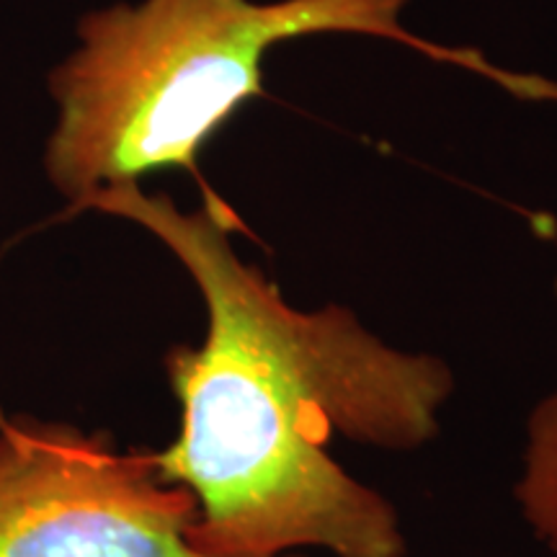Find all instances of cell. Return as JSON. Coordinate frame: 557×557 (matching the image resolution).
Returning <instances> with one entry per match:
<instances>
[{
	"label": "cell",
	"mask_w": 557,
	"mask_h": 557,
	"mask_svg": "<svg viewBox=\"0 0 557 557\" xmlns=\"http://www.w3.org/2000/svg\"><path fill=\"white\" fill-rule=\"evenodd\" d=\"M111 214L169 248L207 312L197 346H173L165 374L178 431L156 462L197 500L199 557H406L400 513L329 455L333 438L416 451L442 431L455 374L406 351L354 310L289 305L233 246L240 220L218 194L184 212L137 184L90 194L70 212Z\"/></svg>",
	"instance_id": "obj_1"
},
{
	"label": "cell",
	"mask_w": 557,
	"mask_h": 557,
	"mask_svg": "<svg viewBox=\"0 0 557 557\" xmlns=\"http://www.w3.org/2000/svg\"><path fill=\"white\" fill-rule=\"evenodd\" d=\"M513 500L532 537L557 557V387L527 416Z\"/></svg>",
	"instance_id": "obj_4"
},
{
	"label": "cell",
	"mask_w": 557,
	"mask_h": 557,
	"mask_svg": "<svg viewBox=\"0 0 557 557\" xmlns=\"http://www.w3.org/2000/svg\"><path fill=\"white\" fill-rule=\"evenodd\" d=\"M410 0H143L81 21V50L54 70L60 120L47 173L75 205L160 171H197L205 145L263 96V60L284 41L361 34L468 70L519 101L557 103V81L496 65L472 47L403 26Z\"/></svg>",
	"instance_id": "obj_2"
},
{
	"label": "cell",
	"mask_w": 557,
	"mask_h": 557,
	"mask_svg": "<svg viewBox=\"0 0 557 557\" xmlns=\"http://www.w3.org/2000/svg\"><path fill=\"white\" fill-rule=\"evenodd\" d=\"M194 517L197 500L160 475L156 451L0 410V557H199Z\"/></svg>",
	"instance_id": "obj_3"
}]
</instances>
